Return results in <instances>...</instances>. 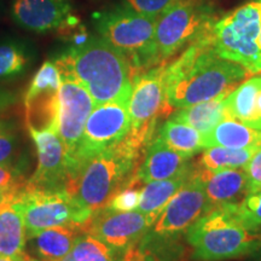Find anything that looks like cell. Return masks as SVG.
<instances>
[{
	"instance_id": "36",
	"label": "cell",
	"mask_w": 261,
	"mask_h": 261,
	"mask_svg": "<svg viewBox=\"0 0 261 261\" xmlns=\"http://www.w3.org/2000/svg\"><path fill=\"white\" fill-rule=\"evenodd\" d=\"M16 102V96L9 91L0 89V112L8 109Z\"/></svg>"
},
{
	"instance_id": "17",
	"label": "cell",
	"mask_w": 261,
	"mask_h": 261,
	"mask_svg": "<svg viewBox=\"0 0 261 261\" xmlns=\"http://www.w3.org/2000/svg\"><path fill=\"white\" fill-rule=\"evenodd\" d=\"M192 156L175 151L155 135L145 150L144 159L137 169L135 178L140 184L166 180L188 175L191 171Z\"/></svg>"
},
{
	"instance_id": "14",
	"label": "cell",
	"mask_w": 261,
	"mask_h": 261,
	"mask_svg": "<svg viewBox=\"0 0 261 261\" xmlns=\"http://www.w3.org/2000/svg\"><path fill=\"white\" fill-rule=\"evenodd\" d=\"M38 151V167L25 181L27 190L65 191L70 168L67 149L57 132L29 129ZM67 192V191H65Z\"/></svg>"
},
{
	"instance_id": "24",
	"label": "cell",
	"mask_w": 261,
	"mask_h": 261,
	"mask_svg": "<svg viewBox=\"0 0 261 261\" xmlns=\"http://www.w3.org/2000/svg\"><path fill=\"white\" fill-rule=\"evenodd\" d=\"M188 175L166 179V180L150 181L140 190V200L137 211L148 215L156 221L172 197L179 191Z\"/></svg>"
},
{
	"instance_id": "33",
	"label": "cell",
	"mask_w": 261,
	"mask_h": 261,
	"mask_svg": "<svg viewBox=\"0 0 261 261\" xmlns=\"http://www.w3.org/2000/svg\"><path fill=\"white\" fill-rule=\"evenodd\" d=\"M24 166L21 163H6L0 165V188L14 187L23 184L27 180L23 173Z\"/></svg>"
},
{
	"instance_id": "6",
	"label": "cell",
	"mask_w": 261,
	"mask_h": 261,
	"mask_svg": "<svg viewBox=\"0 0 261 261\" xmlns=\"http://www.w3.org/2000/svg\"><path fill=\"white\" fill-rule=\"evenodd\" d=\"M261 0H250L211 25L218 56L242 65L250 74L261 71Z\"/></svg>"
},
{
	"instance_id": "29",
	"label": "cell",
	"mask_w": 261,
	"mask_h": 261,
	"mask_svg": "<svg viewBox=\"0 0 261 261\" xmlns=\"http://www.w3.org/2000/svg\"><path fill=\"white\" fill-rule=\"evenodd\" d=\"M236 213L247 227L261 228V189L249 192L240 203L236 204Z\"/></svg>"
},
{
	"instance_id": "12",
	"label": "cell",
	"mask_w": 261,
	"mask_h": 261,
	"mask_svg": "<svg viewBox=\"0 0 261 261\" xmlns=\"http://www.w3.org/2000/svg\"><path fill=\"white\" fill-rule=\"evenodd\" d=\"M155 220L139 211L116 212L107 207L94 212L83 224L84 232L117 249L127 250L138 244Z\"/></svg>"
},
{
	"instance_id": "40",
	"label": "cell",
	"mask_w": 261,
	"mask_h": 261,
	"mask_svg": "<svg viewBox=\"0 0 261 261\" xmlns=\"http://www.w3.org/2000/svg\"><path fill=\"white\" fill-rule=\"evenodd\" d=\"M260 47H261V33H260Z\"/></svg>"
},
{
	"instance_id": "26",
	"label": "cell",
	"mask_w": 261,
	"mask_h": 261,
	"mask_svg": "<svg viewBox=\"0 0 261 261\" xmlns=\"http://www.w3.org/2000/svg\"><path fill=\"white\" fill-rule=\"evenodd\" d=\"M58 261H126V250L117 249L92 234L83 232L70 252Z\"/></svg>"
},
{
	"instance_id": "9",
	"label": "cell",
	"mask_w": 261,
	"mask_h": 261,
	"mask_svg": "<svg viewBox=\"0 0 261 261\" xmlns=\"http://www.w3.org/2000/svg\"><path fill=\"white\" fill-rule=\"evenodd\" d=\"M212 23L210 10L198 0H184L158 18L154 35L155 64L166 63L190 45Z\"/></svg>"
},
{
	"instance_id": "30",
	"label": "cell",
	"mask_w": 261,
	"mask_h": 261,
	"mask_svg": "<svg viewBox=\"0 0 261 261\" xmlns=\"http://www.w3.org/2000/svg\"><path fill=\"white\" fill-rule=\"evenodd\" d=\"M140 182L136 180L133 177L132 180L128 182V185L121 191H119L114 197L108 202L106 207L108 210L116 211V212H129L135 211L139 204L140 200V190L143 187H140Z\"/></svg>"
},
{
	"instance_id": "1",
	"label": "cell",
	"mask_w": 261,
	"mask_h": 261,
	"mask_svg": "<svg viewBox=\"0 0 261 261\" xmlns=\"http://www.w3.org/2000/svg\"><path fill=\"white\" fill-rule=\"evenodd\" d=\"M211 25L180 56L166 65V92L173 109L227 97L250 75L242 65L215 54L211 41Z\"/></svg>"
},
{
	"instance_id": "11",
	"label": "cell",
	"mask_w": 261,
	"mask_h": 261,
	"mask_svg": "<svg viewBox=\"0 0 261 261\" xmlns=\"http://www.w3.org/2000/svg\"><path fill=\"white\" fill-rule=\"evenodd\" d=\"M208 211L210 207L203 185L191 168L184 185L168 202L149 232L156 236L175 237L187 232L189 227Z\"/></svg>"
},
{
	"instance_id": "28",
	"label": "cell",
	"mask_w": 261,
	"mask_h": 261,
	"mask_svg": "<svg viewBox=\"0 0 261 261\" xmlns=\"http://www.w3.org/2000/svg\"><path fill=\"white\" fill-rule=\"evenodd\" d=\"M31 55L23 42L6 40L0 42V80H8L23 74Z\"/></svg>"
},
{
	"instance_id": "32",
	"label": "cell",
	"mask_w": 261,
	"mask_h": 261,
	"mask_svg": "<svg viewBox=\"0 0 261 261\" xmlns=\"http://www.w3.org/2000/svg\"><path fill=\"white\" fill-rule=\"evenodd\" d=\"M17 150V137L9 123L0 120V165L12 163Z\"/></svg>"
},
{
	"instance_id": "16",
	"label": "cell",
	"mask_w": 261,
	"mask_h": 261,
	"mask_svg": "<svg viewBox=\"0 0 261 261\" xmlns=\"http://www.w3.org/2000/svg\"><path fill=\"white\" fill-rule=\"evenodd\" d=\"M11 15L18 25L35 33L58 31L79 23L71 15L67 0H15Z\"/></svg>"
},
{
	"instance_id": "20",
	"label": "cell",
	"mask_w": 261,
	"mask_h": 261,
	"mask_svg": "<svg viewBox=\"0 0 261 261\" xmlns=\"http://www.w3.org/2000/svg\"><path fill=\"white\" fill-rule=\"evenodd\" d=\"M230 116L261 130V75L240 84L225 99Z\"/></svg>"
},
{
	"instance_id": "23",
	"label": "cell",
	"mask_w": 261,
	"mask_h": 261,
	"mask_svg": "<svg viewBox=\"0 0 261 261\" xmlns=\"http://www.w3.org/2000/svg\"><path fill=\"white\" fill-rule=\"evenodd\" d=\"M225 99L226 97H219L207 102L182 108L173 114L172 119L188 123L201 132L202 136H205L213 130L214 127L223 121L225 117L230 116Z\"/></svg>"
},
{
	"instance_id": "3",
	"label": "cell",
	"mask_w": 261,
	"mask_h": 261,
	"mask_svg": "<svg viewBox=\"0 0 261 261\" xmlns=\"http://www.w3.org/2000/svg\"><path fill=\"white\" fill-rule=\"evenodd\" d=\"M145 150L127 135L119 144L87 160L65 191L81 210L93 214L128 185Z\"/></svg>"
},
{
	"instance_id": "39",
	"label": "cell",
	"mask_w": 261,
	"mask_h": 261,
	"mask_svg": "<svg viewBox=\"0 0 261 261\" xmlns=\"http://www.w3.org/2000/svg\"><path fill=\"white\" fill-rule=\"evenodd\" d=\"M28 261H41V260H38V259H35V257H32L28 255Z\"/></svg>"
},
{
	"instance_id": "5",
	"label": "cell",
	"mask_w": 261,
	"mask_h": 261,
	"mask_svg": "<svg viewBox=\"0 0 261 261\" xmlns=\"http://www.w3.org/2000/svg\"><path fill=\"white\" fill-rule=\"evenodd\" d=\"M156 22L158 18L140 15L123 5L100 12L94 17L99 37L121 52L135 75L156 67Z\"/></svg>"
},
{
	"instance_id": "31",
	"label": "cell",
	"mask_w": 261,
	"mask_h": 261,
	"mask_svg": "<svg viewBox=\"0 0 261 261\" xmlns=\"http://www.w3.org/2000/svg\"><path fill=\"white\" fill-rule=\"evenodd\" d=\"M184 0H123V6L140 15L159 18L167 10Z\"/></svg>"
},
{
	"instance_id": "13",
	"label": "cell",
	"mask_w": 261,
	"mask_h": 261,
	"mask_svg": "<svg viewBox=\"0 0 261 261\" xmlns=\"http://www.w3.org/2000/svg\"><path fill=\"white\" fill-rule=\"evenodd\" d=\"M61 73L57 64L46 61L34 75L24 96L25 119L29 129L57 132Z\"/></svg>"
},
{
	"instance_id": "27",
	"label": "cell",
	"mask_w": 261,
	"mask_h": 261,
	"mask_svg": "<svg viewBox=\"0 0 261 261\" xmlns=\"http://www.w3.org/2000/svg\"><path fill=\"white\" fill-rule=\"evenodd\" d=\"M257 149H231L224 146L205 148L196 166L217 172L226 168H244Z\"/></svg>"
},
{
	"instance_id": "15",
	"label": "cell",
	"mask_w": 261,
	"mask_h": 261,
	"mask_svg": "<svg viewBox=\"0 0 261 261\" xmlns=\"http://www.w3.org/2000/svg\"><path fill=\"white\" fill-rule=\"evenodd\" d=\"M61 79L57 135L67 149L71 168V161L83 138L85 125L96 106L90 93L79 83L68 77Z\"/></svg>"
},
{
	"instance_id": "37",
	"label": "cell",
	"mask_w": 261,
	"mask_h": 261,
	"mask_svg": "<svg viewBox=\"0 0 261 261\" xmlns=\"http://www.w3.org/2000/svg\"><path fill=\"white\" fill-rule=\"evenodd\" d=\"M0 261H28V255L24 253L21 256H0Z\"/></svg>"
},
{
	"instance_id": "25",
	"label": "cell",
	"mask_w": 261,
	"mask_h": 261,
	"mask_svg": "<svg viewBox=\"0 0 261 261\" xmlns=\"http://www.w3.org/2000/svg\"><path fill=\"white\" fill-rule=\"evenodd\" d=\"M156 136L169 148L185 155L194 156L196 152L205 149L201 132L188 123L173 120L172 117L163 123Z\"/></svg>"
},
{
	"instance_id": "21",
	"label": "cell",
	"mask_w": 261,
	"mask_h": 261,
	"mask_svg": "<svg viewBox=\"0 0 261 261\" xmlns=\"http://www.w3.org/2000/svg\"><path fill=\"white\" fill-rule=\"evenodd\" d=\"M204 148L224 146L231 149H259L261 146V130L247 126L232 116L225 117L203 136Z\"/></svg>"
},
{
	"instance_id": "19",
	"label": "cell",
	"mask_w": 261,
	"mask_h": 261,
	"mask_svg": "<svg viewBox=\"0 0 261 261\" xmlns=\"http://www.w3.org/2000/svg\"><path fill=\"white\" fill-rule=\"evenodd\" d=\"M84 232L83 224L70 223L52 226L27 234L29 247L35 259L41 261H58L73 248L75 241Z\"/></svg>"
},
{
	"instance_id": "2",
	"label": "cell",
	"mask_w": 261,
	"mask_h": 261,
	"mask_svg": "<svg viewBox=\"0 0 261 261\" xmlns=\"http://www.w3.org/2000/svg\"><path fill=\"white\" fill-rule=\"evenodd\" d=\"M61 77L79 83L90 96L94 106L114 100H129L132 68L115 47L100 37H89L80 45L69 50L55 61Z\"/></svg>"
},
{
	"instance_id": "18",
	"label": "cell",
	"mask_w": 261,
	"mask_h": 261,
	"mask_svg": "<svg viewBox=\"0 0 261 261\" xmlns=\"http://www.w3.org/2000/svg\"><path fill=\"white\" fill-rule=\"evenodd\" d=\"M194 172L203 185L208 207L237 204L248 192L247 173L242 168H226L217 172L205 171L195 166Z\"/></svg>"
},
{
	"instance_id": "22",
	"label": "cell",
	"mask_w": 261,
	"mask_h": 261,
	"mask_svg": "<svg viewBox=\"0 0 261 261\" xmlns=\"http://www.w3.org/2000/svg\"><path fill=\"white\" fill-rule=\"evenodd\" d=\"M27 244L23 215L14 202L0 211V256H21Z\"/></svg>"
},
{
	"instance_id": "34",
	"label": "cell",
	"mask_w": 261,
	"mask_h": 261,
	"mask_svg": "<svg viewBox=\"0 0 261 261\" xmlns=\"http://www.w3.org/2000/svg\"><path fill=\"white\" fill-rule=\"evenodd\" d=\"M247 173L248 192H254L261 189V146L254 152L252 159L244 167Z\"/></svg>"
},
{
	"instance_id": "4",
	"label": "cell",
	"mask_w": 261,
	"mask_h": 261,
	"mask_svg": "<svg viewBox=\"0 0 261 261\" xmlns=\"http://www.w3.org/2000/svg\"><path fill=\"white\" fill-rule=\"evenodd\" d=\"M191 259L224 261L252 256L261 249V228H249L240 220L236 204L212 208L187 231Z\"/></svg>"
},
{
	"instance_id": "38",
	"label": "cell",
	"mask_w": 261,
	"mask_h": 261,
	"mask_svg": "<svg viewBox=\"0 0 261 261\" xmlns=\"http://www.w3.org/2000/svg\"><path fill=\"white\" fill-rule=\"evenodd\" d=\"M252 256L253 257H252V260H250V261H261V249L257 253L253 254Z\"/></svg>"
},
{
	"instance_id": "7",
	"label": "cell",
	"mask_w": 261,
	"mask_h": 261,
	"mask_svg": "<svg viewBox=\"0 0 261 261\" xmlns=\"http://www.w3.org/2000/svg\"><path fill=\"white\" fill-rule=\"evenodd\" d=\"M166 65L162 63L135 75L128 113L130 128L128 136L145 148L156 135L155 128L161 117L173 113L166 92Z\"/></svg>"
},
{
	"instance_id": "8",
	"label": "cell",
	"mask_w": 261,
	"mask_h": 261,
	"mask_svg": "<svg viewBox=\"0 0 261 261\" xmlns=\"http://www.w3.org/2000/svg\"><path fill=\"white\" fill-rule=\"evenodd\" d=\"M128 103L129 100H114L93 108L85 125L79 148L71 161L67 188L87 160L126 138L130 128Z\"/></svg>"
},
{
	"instance_id": "10",
	"label": "cell",
	"mask_w": 261,
	"mask_h": 261,
	"mask_svg": "<svg viewBox=\"0 0 261 261\" xmlns=\"http://www.w3.org/2000/svg\"><path fill=\"white\" fill-rule=\"evenodd\" d=\"M14 203L23 215L27 234L58 225L84 224L92 215L81 210L65 191L27 190L23 187Z\"/></svg>"
},
{
	"instance_id": "35",
	"label": "cell",
	"mask_w": 261,
	"mask_h": 261,
	"mask_svg": "<svg viewBox=\"0 0 261 261\" xmlns=\"http://www.w3.org/2000/svg\"><path fill=\"white\" fill-rule=\"evenodd\" d=\"M25 182L23 184H18V185H14V187H4L0 188V211L8 205L11 202H14L17 197L19 191L22 190L24 187Z\"/></svg>"
}]
</instances>
